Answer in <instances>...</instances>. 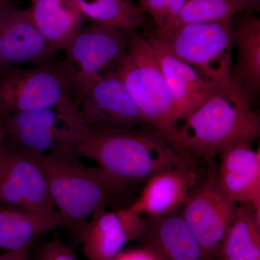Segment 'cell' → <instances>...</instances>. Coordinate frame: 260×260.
I'll return each mask as SVG.
<instances>
[{
  "label": "cell",
  "mask_w": 260,
  "mask_h": 260,
  "mask_svg": "<svg viewBox=\"0 0 260 260\" xmlns=\"http://www.w3.org/2000/svg\"><path fill=\"white\" fill-rule=\"evenodd\" d=\"M66 153L94 160L100 169L129 186L147 181L166 169L185 161L165 135L152 126L126 131H96L80 118L76 104L67 116Z\"/></svg>",
  "instance_id": "6da1fadb"
},
{
  "label": "cell",
  "mask_w": 260,
  "mask_h": 260,
  "mask_svg": "<svg viewBox=\"0 0 260 260\" xmlns=\"http://www.w3.org/2000/svg\"><path fill=\"white\" fill-rule=\"evenodd\" d=\"M182 121L165 137L174 150L194 158L216 156L229 145L252 143L259 138V117L242 90L232 83Z\"/></svg>",
  "instance_id": "7a4b0ae2"
},
{
  "label": "cell",
  "mask_w": 260,
  "mask_h": 260,
  "mask_svg": "<svg viewBox=\"0 0 260 260\" xmlns=\"http://www.w3.org/2000/svg\"><path fill=\"white\" fill-rule=\"evenodd\" d=\"M34 158L44 171L56 209L68 219L70 231L78 240L80 231L95 212L108 206L126 208L123 200L131 186L99 167H88L68 153Z\"/></svg>",
  "instance_id": "3957f363"
},
{
  "label": "cell",
  "mask_w": 260,
  "mask_h": 260,
  "mask_svg": "<svg viewBox=\"0 0 260 260\" xmlns=\"http://www.w3.org/2000/svg\"><path fill=\"white\" fill-rule=\"evenodd\" d=\"M114 70L148 124L164 135L178 124L172 95L151 45L130 30L127 47Z\"/></svg>",
  "instance_id": "277c9868"
},
{
  "label": "cell",
  "mask_w": 260,
  "mask_h": 260,
  "mask_svg": "<svg viewBox=\"0 0 260 260\" xmlns=\"http://www.w3.org/2000/svg\"><path fill=\"white\" fill-rule=\"evenodd\" d=\"M233 19L215 23L187 24L150 30L171 53L223 88L232 85L235 46Z\"/></svg>",
  "instance_id": "5b68a950"
},
{
  "label": "cell",
  "mask_w": 260,
  "mask_h": 260,
  "mask_svg": "<svg viewBox=\"0 0 260 260\" xmlns=\"http://www.w3.org/2000/svg\"><path fill=\"white\" fill-rule=\"evenodd\" d=\"M130 30L92 23L83 26L64 49L61 63L69 78L75 104L94 84L114 69L127 47Z\"/></svg>",
  "instance_id": "8992f818"
},
{
  "label": "cell",
  "mask_w": 260,
  "mask_h": 260,
  "mask_svg": "<svg viewBox=\"0 0 260 260\" xmlns=\"http://www.w3.org/2000/svg\"><path fill=\"white\" fill-rule=\"evenodd\" d=\"M70 101L75 102L74 93L61 61L0 69V117L56 107Z\"/></svg>",
  "instance_id": "52a82bcc"
},
{
  "label": "cell",
  "mask_w": 260,
  "mask_h": 260,
  "mask_svg": "<svg viewBox=\"0 0 260 260\" xmlns=\"http://www.w3.org/2000/svg\"><path fill=\"white\" fill-rule=\"evenodd\" d=\"M215 157L205 158V175L195 182L181 206L184 218L201 246L204 260H218L238 208L220 185Z\"/></svg>",
  "instance_id": "ba28073f"
},
{
  "label": "cell",
  "mask_w": 260,
  "mask_h": 260,
  "mask_svg": "<svg viewBox=\"0 0 260 260\" xmlns=\"http://www.w3.org/2000/svg\"><path fill=\"white\" fill-rule=\"evenodd\" d=\"M74 101L47 109L0 117L3 137L18 151L31 157L65 153L67 116Z\"/></svg>",
  "instance_id": "9c48e42d"
},
{
  "label": "cell",
  "mask_w": 260,
  "mask_h": 260,
  "mask_svg": "<svg viewBox=\"0 0 260 260\" xmlns=\"http://www.w3.org/2000/svg\"><path fill=\"white\" fill-rule=\"evenodd\" d=\"M0 206L40 213L56 210L39 162L18 151L4 137L0 143Z\"/></svg>",
  "instance_id": "30bf717a"
},
{
  "label": "cell",
  "mask_w": 260,
  "mask_h": 260,
  "mask_svg": "<svg viewBox=\"0 0 260 260\" xmlns=\"http://www.w3.org/2000/svg\"><path fill=\"white\" fill-rule=\"evenodd\" d=\"M82 121L96 131H126L150 126L114 70L107 72L78 104Z\"/></svg>",
  "instance_id": "8fae6325"
},
{
  "label": "cell",
  "mask_w": 260,
  "mask_h": 260,
  "mask_svg": "<svg viewBox=\"0 0 260 260\" xmlns=\"http://www.w3.org/2000/svg\"><path fill=\"white\" fill-rule=\"evenodd\" d=\"M146 220L129 208L99 210L80 231L78 240L88 260H115L132 240H140Z\"/></svg>",
  "instance_id": "7c38bea8"
},
{
  "label": "cell",
  "mask_w": 260,
  "mask_h": 260,
  "mask_svg": "<svg viewBox=\"0 0 260 260\" xmlns=\"http://www.w3.org/2000/svg\"><path fill=\"white\" fill-rule=\"evenodd\" d=\"M143 36L153 48L165 77L178 124L210 97L225 89L173 55L150 30Z\"/></svg>",
  "instance_id": "4fadbf2b"
},
{
  "label": "cell",
  "mask_w": 260,
  "mask_h": 260,
  "mask_svg": "<svg viewBox=\"0 0 260 260\" xmlns=\"http://www.w3.org/2000/svg\"><path fill=\"white\" fill-rule=\"evenodd\" d=\"M56 54L34 25L27 10L11 3L0 6V69L44 64Z\"/></svg>",
  "instance_id": "5bb4252c"
},
{
  "label": "cell",
  "mask_w": 260,
  "mask_h": 260,
  "mask_svg": "<svg viewBox=\"0 0 260 260\" xmlns=\"http://www.w3.org/2000/svg\"><path fill=\"white\" fill-rule=\"evenodd\" d=\"M219 183L232 201L251 204L260 213V150L238 143L219 152Z\"/></svg>",
  "instance_id": "9a60e30c"
},
{
  "label": "cell",
  "mask_w": 260,
  "mask_h": 260,
  "mask_svg": "<svg viewBox=\"0 0 260 260\" xmlns=\"http://www.w3.org/2000/svg\"><path fill=\"white\" fill-rule=\"evenodd\" d=\"M194 157L159 172L146 183L139 198L128 207L133 213L157 216L182 206L198 181Z\"/></svg>",
  "instance_id": "2e32d148"
},
{
  "label": "cell",
  "mask_w": 260,
  "mask_h": 260,
  "mask_svg": "<svg viewBox=\"0 0 260 260\" xmlns=\"http://www.w3.org/2000/svg\"><path fill=\"white\" fill-rule=\"evenodd\" d=\"M143 237V246L162 260H204L203 250L181 208L169 213L148 216Z\"/></svg>",
  "instance_id": "e0dca14e"
},
{
  "label": "cell",
  "mask_w": 260,
  "mask_h": 260,
  "mask_svg": "<svg viewBox=\"0 0 260 260\" xmlns=\"http://www.w3.org/2000/svg\"><path fill=\"white\" fill-rule=\"evenodd\" d=\"M70 228V222L59 210L40 213L16 207L0 206V247L8 251L32 243L44 233Z\"/></svg>",
  "instance_id": "ac0fdd59"
},
{
  "label": "cell",
  "mask_w": 260,
  "mask_h": 260,
  "mask_svg": "<svg viewBox=\"0 0 260 260\" xmlns=\"http://www.w3.org/2000/svg\"><path fill=\"white\" fill-rule=\"evenodd\" d=\"M234 41L237 59L231 80L250 103L260 89V20L252 10H246L234 27Z\"/></svg>",
  "instance_id": "d6986e66"
},
{
  "label": "cell",
  "mask_w": 260,
  "mask_h": 260,
  "mask_svg": "<svg viewBox=\"0 0 260 260\" xmlns=\"http://www.w3.org/2000/svg\"><path fill=\"white\" fill-rule=\"evenodd\" d=\"M30 20L54 52L64 51L84 26L83 15L65 0L32 2Z\"/></svg>",
  "instance_id": "ffe728a7"
},
{
  "label": "cell",
  "mask_w": 260,
  "mask_h": 260,
  "mask_svg": "<svg viewBox=\"0 0 260 260\" xmlns=\"http://www.w3.org/2000/svg\"><path fill=\"white\" fill-rule=\"evenodd\" d=\"M260 259V213L251 204L238 205L218 260Z\"/></svg>",
  "instance_id": "44dd1931"
},
{
  "label": "cell",
  "mask_w": 260,
  "mask_h": 260,
  "mask_svg": "<svg viewBox=\"0 0 260 260\" xmlns=\"http://www.w3.org/2000/svg\"><path fill=\"white\" fill-rule=\"evenodd\" d=\"M92 23L134 30L144 21V10L131 0H65Z\"/></svg>",
  "instance_id": "7402d4cb"
},
{
  "label": "cell",
  "mask_w": 260,
  "mask_h": 260,
  "mask_svg": "<svg viewBox=\"0 0 260 260\" xmlns=\"http://www.w3.org/2000/svg\"><path fill=\"white\" fill-rule=\"evenodd\" d=\"M254 6L246 0H186L169 28L187 24L225 21L243 10H253Z\"/></svg>",
  "instance_id": "603a6c76"
},
{
  "label": "cell",
  "mask_w": 260,
  "mask_h": 260,
  "mask_svg": "<svg viewBox=\"0 0 260 260\" xmlns=\"http://www.w3.org/2000/svg\"><path fill=\"white\" fill-rule=\"evenodd\" d=\"M186 0H140V8L153 18L156 28H169L182 10Z\"/></svg>",
  "instance_id": "cb8c5ba5"
},
{
  "label": "cell",
  "mask_w": 260,
  "mask_h": 260,
  "mask_svg": "<svg viewBox=\"0 0 260 260\" xmlns=\"http://www.w3.org/2000/svg\"><path fill=\"white\" fill-rule=\"evenodd\" d=\"M38 260H78L75 253L61 239L56 238L47 243L39 252Z\"/></svg>",
  "instance_id": "d4e9b609"
},
{
  "label": "cell",
  "mask_w": 260,
  "mask_h": 260,
  "mask_svg": "<svg viewBox=\"0 0 260 260\" xmlns=\"http://www.w3.org/2000/svg\"><path fill=\"white\" fill-rule=\"evenodd\" d=\"M115 260H162L154 251L143 246L142 249L121 251Z\"/></svg>",
  "instance_id": "484cf974"
},
{
  "label": "cell",
  "mask_w": 260,
  "mask_h": 260,
  "mask_svg": "<svg viewBox=\"0 0 260 260\" xmlns=\"http://www.w3.org/2000/svg\"><path fill=\"white\" fill-rule=\"evenodd\" d=\"M31 244L30 243L15 250L8 251V252L0 256V260H29Z\"/></svg>",
  "instance_id": "4316f807"
},
{
  "label": "cell",
  "mask_w": 260,
  "mask_h": 260,
  "mask_svg": "<svg viewBox=\"0 0 260 260\" xmlns=\"http://www.w3.org/2000/svg\"><path fill=\"white\" fill-rule=\"evenodd\" d=\"M246 1L249 2V3L254 5H256L257 3H259V0H246Z\"/></svg>",
  "instance_id": "83f0119b"
},
{
  "label": "cell",
  "mask_w": 260,
  "mask_h": 260,
  "mask_svg": "<svg viewBox=\"0 0 260 260\" xmlns=\"http://www.w3.org/2000/svg\"><path fill=\"white\" fill-rule=\"evenodd\" d=\"M3 130H2L1 121H0V143H1L2 139H3Z\"/></svg>",
  "instance_id": "f1b7e54d"
},
{
  "label": "cell",
  "mask_w": 260,
  "mask_h": 260,
  "mask_svg": "<svg viewBox=\"0 0 260 260\" xmlns=\"http://www.w3.org/2000/svg\"><path fill=\"white\" fill-rule=\"evenodd\" d=\"M10 0H0V6L5 4V3H10Z\"/></svg>",
  "instance_id": "f546056e"
},
{
  "label": "cell",
  "mask_w": 260,
  "mask_h": 260,
  "mask_svg": "<svg viewBox=\"0 0 260 260\" xmlns=\"http://www.w3.org/2000/svg\"><path fill=\"white\" fill-rule=\"evenodd\" d=\"M35 1H49V0H31V2H35Z\"/></svg>",
  "instance_id": "4dcf8cb0"
},
{
  "label": "cell",
  "mask_w": 260,
  "mask_h": 260,
  "mask_svg": "<svg viewBox=\"0 0 260 260\" xmlns=\"http://www.w3.org/2000/svg\"><path fill=\"white\" fill-rule=\"evenodd\" d=\"M259 260H260V259H259Z\"/></svg>",
  "instance_id": "1f68e13d"
}]
</instances>
